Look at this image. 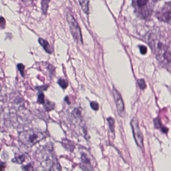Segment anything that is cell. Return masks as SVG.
<instances>
[{
	"label": "cell",
	"instance_id": "1",
	"mask_svg": "<svg viewBox=\"0 0 171 171\" xmlns=\"http://www.w3.org/2000/svg\"><path fill=\"white\" fill-rule=\"evenodd\" d=\"M159 0H133V6L137 15L147 20L152 15L156 2Z\"/></svg>",
	"mask_w": 171,
	"mask_h": 171
},
{
	"label": "cell",
	"instance_id": "17",
	"mask_svg": "<svg viewBox=\"0 0 171 171\" xmlns=\"http://www.w3.org/2000/svg\"><path fill=\"white\" fill-rule=\"evenodd\" d=\"M22 168L23 171H33L34 166L33 163H31L27 165L24 166Z\"/></svg>",
	"mask_w": 171,
	"mask_h": 171
},
{
	"label": "cell",
	"instance_id": "20",
	"mask_svg": "<svg viewBox=\"0 0 171 171\" xmlns=\"http://www.w3.org/2000/svg\"><path fill=\"white\" fill-rule=\"evenodd\" d=\"M6 27V20L4 18L0 17V29H4Z\"/></svg>",
	"mask_w": 171,
	"mask_h": 171
},
{
	"label": "cell",
	"instance_id": "24",
	"mask_svg": "<svg viewBox=\"0 0 171 171\" xmlns=\"http://www.w3.org/2000/svg\"><path fill=\"white\" fill-rule=\"evenodd\" d=\"M6 167V163H0V171H5Z\"/></svg>",
	"mask_w": 171,
	"mask_h": 171
},
{
	"label": "cell",
	"instance_id": "2",
	"mask_svg": "<svg viewBox=\"0 0 171 171\" xmlns=\"http://www.w3.org/2000/svg\"><path fill=\"white\" fill-rule=\"evenodd\" d=\"M47 137V134L37 129H29L19 134L20 142L28 147H31Z\"/></svg>",
	"mask_w": 171,
	"mask_h": 171
},
{
	"label": "cell",
	"instance_id": "23",
	"mask_svg": "<svg viewBox=\"0 0 171 171\" xmlns=\"http://www.w3.org/2000/svg\"><path fill=\"white\" fill-rule=\"evenodd\" d=\"M140 51L141 53L142 54H146L147 52V49L146 46H141L140 47Z\"/></svg>",
	"mask_w": 171,
	"mask_h": 171
},
{
	"label": "cell",
	"instance_id": "4",
	"mask_svg": "<svg viewBox=\"0 0 171 171\" xmlns=\"http://www.w3.org/2000/svg\"><path fill=\"white\" fill-rule=\"evenodd\" d=\"M131 125L136 144L140 148H142L143 147V136L139 127L138 120L137 118L134 117L132 119Z\"/></svg>",
	"mask_w": 171,
	"mask_h": 171
},
{
	"label": "cell",
	"instance_id": "19",
	"mask_svg": "<svg viewBox=\"0 0 171 171\" xmlns=\"http://www.w3.org/2000/svg\"><path fill=\"white\" fill-rule=\"evenodd\" d=\"M91 106L93 110L97 111L99 109V105L98 103L95 101H92L91 103Z\"/></svg>",
	"mask_w": 171,
	"mask_h": 171
},
{
	"label": "cell",
	"instance_id": "22",
	"mask_svg": "<svg viewBox=\"0 0 171 171\" xmlns=\"http://www.w3.org/2000/svg\"><path fill=\"white\" fill-rule=\"evenodd\" d=\"M154 123H155V125L156 126V127L157 128H159L161 126V123L159 118H157L154 120Z\"/></svg>",
	"mask_w": 171,
	"mask_h": 171
},
{
	"label": "cell",
	"instance_id": "10",
	"mask_svg": "<svg viewBox=\"0 0 171 171\" xmlns=\"http://www.w3.org/2000/svg\"><path fill=\"white\" fill-rule=\"evenodd\" d=\"M81 7L85 13H89V0H79Z\"/></svg>",
	"mask_w": 171,
	"mask_h": 171
},
{
	"label": "cell",
	"instance_id": "7",
	"mask_svg": "<svg viewBox=\"0 0 171 171\" xmlns=\"http://www.w3.org/2000/svg\"><path fill=\"white\" fill-rule=\"evenodd\" d=\"M38 42L40 44L41 46L43 48V49L46 52L50 54L52 53L53 51H52V48L50 46V44H49L47 41L40 38L38 39Z\"/></svg>",
	"mask_w": 171,
	"mask_h": 171
},
{
	"label": "cell",
	"instance_id": "14",
	"mask_svg": "<svg viewBox=\"0 0 171 171\" xmlns=\"http://www.w3.org/2000/svg\"><path fill=\"white\" fill-rule=\"evenodd\" d=\"M37 102L39 104H44L45 102V95L43 93H41L39 94Z\"/></svg>",
	"mask_w": 171,
	"mask_h": 171
},
{
	"label": "cell",
	"instance_id": "8",
	"mask_svg": "<svg viewBox=\"0 0 171 171\" xmlns=\"http://www.w3.org/2000/svg\"><path fill=\"white\" fill-rule=\"evenodd\" d=\"M44 171H61V167L57 159L54 160Z\"/></svg>",
	"mask_w": 171,
	"mask_h": 171
},
{
	"label": "cell",
	"instance_id": "21",
	"mask_svg": "<svg viewBox=\"0 0 171 171\" xmlns=\"http://www.w3.org/2000/svg\"><path fill=\"white\" fill-rule=\"evenodd\" d=\"M48 87H49L48 85H43L40 86V87H36V89L39 91H45L47 89Z\"/></svg>",
	"mask_w": 171,
	"mask_h": 171
},
{
	"label": "cell",
	"instance_id": "15",
	"mask_svg": "<svg viewBox=\"0 0 171 171\" xmlns=\"http://www.w3.org/2000/svg\"><path fill=\"white\" fill-rule=\"evenodd\" d=\"M49 0H43L42 2V8L44 13H46L48 7V3Z\"/></svg>",
	"mask_w": 171,
	"mask_h": 171
},
{
	"label": "cell",
	"instance_id": "11",
	"mask_svg": "<svg viewBox=\"0 0 171 171\" xmlns=\"http://www.w3.org/2000/svg\"><path fill=\"white\" fill-rule=\"evenodd\" d=\"M45 109L47 111H50L53 110L55 108V105L54 103L50 102L49 100H47L45 101L44 104Z\"/></svg>",
	"mask_w": 171,
	"mask_h": 171
},
{
	"label": "cell",
	"instance_id": "13",
	"mask_svg": "<svg viewBox=\"0 0 171 171\" xmlns=\"http://www.w3.org/2000/svg\"><path fill=\"white\" fill-rule=\"evenodd\" d=\"M58 84L63 89H65L66 88L68 87V83L65 80L63 79H60L58 81Z\"/></svg>",
	"mask_w": 171,
	"mask_h": 171
},
{
	"label": "cell",
	"instance_id": "9",
	"mask_svg": "<svg viewBox=\"0 0 171 171\" xmlns=\"http://www.w3.org/2000/svg\"><path fill=\"white\" fill-rule=\"evenodd\" d=\"M27 155L26 154L18 155L15 157L12 160V162L15 163L22 164H23L27 158Z\"/></svg>",
	"mask_w": 171,
	"mask_h": 171
},
{
	"label": "cell",
	"instance_id": "5",
	"mask_svg": "<svg viewBox=\"0 0 171 171\" xmlns=\"http://www.w3.org/2000/svg\"><path fill=\"white\" fill-rule=\"evenodd\" d=\"M156 16L159 20L166 23H170L171 21V4L168 3L164 5L160 11L157 13Z\"/></svg>",
	"mask_w": 171,
	"mask_h": 171
},
{
	"label": "cell",
	"instance_id": "3",
	"mask_svg": "<svg viewBox=\"0 0 171 171\" xmlns=\"http://www.w3.org/2000/svg\"><path fill=\"white\" fill-rule=\"evenodd\" d=\"M67 20L73 38L78 43L82 44V37L80 28L77 22L73 16L69 13L67 14Z\"/></svg>",
	"mask_w": 171,
	"mask_h": 171
},
{
	"label": "cell",
	"instance_id": "12",
	"mask_svg": "<svg viewBox=\"0 0 171 171\" xmlns=\"http://www.w3.org/2000/svg\"><path fill=\"white\" fill-rule=\"evenodd\" d=\"M17 66V68L18 69V70H19L20 73V74L21 75V76L23 77H25V66L23 65V64L20 63V64H18Z\"/></svg>",
	"mask_w": 171,
	"mask_h": 171
},
{
	"label": "cell",
	"instance_id": "18",
	"mask_svg": "<svg viewBox=\"0 0 171 171\" xmlns=\"http://www.w3.org/2000/svg\"><path fill=\"white\" fill-rule=\"evenodd\" d=\"M138 87H140V89L144 90L146 87V84L144 79H140L138 81Z\"/></svg>",
	"mask_w": 171,
	"mask_h": 171
},
{
	"label": "cell",
	"instance_id": "6",
	"mask_svg": "<svg viewBox=\"0 0 171 171\" xmlns=\"http://www.w3.org/2000/svg\"><path fill=\"white\" fill-rule=\"evenodd\" d=\"M112 93L119 114L123 116L125 112V106L121 96L114 87L112 89Z\"/></svg>",
	"mask_w": 171,
	"mask_h": 171
},
{
	"label": "cell",
	"instance_id": "16",
	"mask_svg": "<svg viewBox=\"0 0 171 171\" xmlns=\"http://www.w3.org/2000/svg\"><path fill=\"white\" fill-rule=\"evenodd\" d=\"M108 121L110 130L112 132H114V120L112 117H110V118H108Z\"/></svg>",
	"mask_w": 171,
	"mask_h": 171
}]
</instances>
